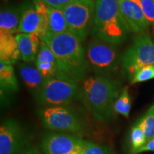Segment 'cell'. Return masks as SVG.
Masks as SVG:
<instances>
[{
  "label": "cell",
  "mask_w": 154,
  "mask_h": 154,
  "mask_svg": "<svg viewBox=\"0 0 154 154\" xmlns=\"http://www.w3.org/2000/svg\"><path fill=\"white\" fill-rule=\"evenodd\" d=\"M54 55L59 75L79 83L85 77L88 63L82 42L71 32L54 34L47 32L41 38Z\"/></svg>",
  "instance_id": "6da1fadb"
},
{
  "label": "cell",
  "mask_w": 154,
  "mask_h": 154,
  "mask_svg": "<svg viewBox=\"0 0 154 154\" xmlns=\"http://www.w3.org/2000/svg\"><path fill=\"white\" fill-rule=\"evenodd\" d=\"M81 99L94 119L106 122L113 117L114 104L119 96L121 84L106 76H90L84 80Z\"/></svg>",
  "instance_id": "7a4b0ae2"
},
{
  "label": "cell",
  "mask_w": 154,
  "mask_h": 154,
  "mask_svg": "<svg viewBox=\"0 0 154 154\" xmlns=\"http://www.w3.org/2000/svg\"><path fill=\"white\" fill-rule=\"evenodd\" d=\"M92 33L100 40L120 44L131 32L120 11L119 0H96Z\"/></svg>",
  "instance_id": "3957f363"
},
{
  "label": "cell",
  "mask_w": 154,
  "mask_h": 154,
  "mask_svg": "<svg viewBox=\"0 0 154 154\" xmlns=\"http://www.w3.org/2000/svg\"><path fill=\"white\" fill-rule=\"evenodd\" d=\"M82 88L78 83L57 76L46 79L35 92L36 101L41 105L64 106L81 99Z\"/></svg>",
  "instance_id": "277c9868"
},
{
  "label": "cell",
  "mask_w": 154,
  "mask_h": 154,
  "mask_svg": "<svg viewBox=\"0 0 154 154\" xmlns=\"http://www.w3.org/2000/svg\"><path fill=\"white\" fill-rule=\"evenodd\" d=\"M44 127L48 129L82 136L85 134V125L71 109L65 106L45 107L37 111Z\"/></svg>",
  "instance_id": "5b68a950"
},
{
  "label": "cell",
  "mask_w": 154,
  "mask_h": 154,
  "mask_svg": "<svg viewBox=\"0 0 154 154\" xmlns=\"http://www.w3.org/2000/svg\"><path fill=\"white\" fill-rule=\"evenodd\" d=\"M94 9L93 0H74L63 7L69 32L81 42L85 39L93 26Z\"/></svg>",
  "instance_id": "8992f818"
},
{
  "label": "cell",
  "mask_w": 154,
  "mask_h": 154,
  "mask_svg": "<svg viewBox=\"0 0 154 154\" xmlns=\"http://www.w3.org/2000/svg\"><path fill=\"white\" fill-rule=\"evenodd\" d=\"M121 61L124 73L131 80L138 69L154 64V41L148 34H139L125 51Z\"/></svg>",
  "instance_id": "52a82bcc"
},
{
  "label": "cell",
  "mask_w": 154,
  "mask_h": 154,
  "mask_svg": "<svg viewBox=\"0 0 154 154\" xmlns=\"http://www.w3.org/2000/svg\"><path fill=\"white\" fill-rule=\"evenodd\" d=\"M86 57L88 63L98 76L111 75L118 68L120 55L114 44L95 38L88 44Z\"/></svg>",
  "instance_id": "ba28073f"
},
{
  "label": "cell",
  "mask_w": 154,
  "mask_h": 154,
  "mask_svg": "<svg viewBox=\"0 0 154 154\" xmlns=\"http://www.w3.org/2000/svg\"><path fill=\"white\" fill-rule=\"evenodd\" d=\"M85 143L76 135L51 131L43 136L41 148L44 154H82Z\"/></svg>",
  "instance_id": "9c48e42d"
},
{
  "label": "cell",
  "mask_w": 154,
  "mask_h": 154,
  "mask_svg": "<svg viewBox=\"0 0 154 154\" xmlns=\"http://www.w3.org/2000/svg\"><path fill=\"white\" fill-rule=\"evenodd\" d=\"M27 145V136L15 119L4 121L0 127V154H19Z\"/></svg>",
  "instance_id": "30bf717a"
},
{
  "label": "cell",
  "mask_w": 154,
  "mask_h": 154,
  "mask_svg": "<svg viewBox=\"0 0 154 154\" xmlns=\"http://www.w3.org/2000/svg\"><path fill=\"white\" fill-rule=\"evenodd\" d=\"M19 32L35 34L40 39L48 32V18L36 10L33 2H26L22 4Z\"/></svg>",
  "instance_id": "8fae6325"
},
{
  "label": "cell",
  "mask_w": 154,
  "mask_h": 154,
  "mask_svg": "<svg viewBox=\"0 0 154 154\" xmlns=\"http://www.w3.org/2000/svg\"><path fill=\"white\" fill-rule=\"evenodd\" d=\"M120 11L131 32L143 33L149 26L140 0H119Z\"/></svg>",
  "instance_id": "7c38bea8"
},
{
  "label": "cell",
  "mask_w": 154,
  "mask_h": 154,
  "mask_svg": "<svg viewBox=\"0 0 154 154\" xmlns=\"http://www.w3.org/2000/svg\"><path fill=\"white\" fill-rule=\"evenodd\" d=\"M21 59L26 62H32L37 57L41 39L35 34L19 33L15 36Z\"/></svg>",
  "instance_id": "4fadbf2b"
},
{
  "label": "cell",
  "mask_w": 154,
  "mask_h": 154,
  "mask_svg": "<svg viewBox=\"0 0 154 154\" xmlns=\"http://www.w3.org/2000/svg\"><path fill=\"white\" fill-rule=\"evenodd\" d=\"M21 19V8L11 6L2 9L0 12V34L14 35L19 32Z\"/></svg>",
  "instance_id": "5bb4252c"
},
{
  "label": "cell",
  "mask_w": 154,
  "mask_h": 154,
  "mask_svg": "<svg viewBox=\"0 0 154 154\" xmlns=\"http://www.w3.org/2000/svg\"><path fill=\"white\" fill-rule=\"evenodd\" d=\"M0 57L1 61L14 63L21 59L16 38L10 34H0Z\"/></svg>",
  "instance_id": "9a60e30c"
},
{
  "label": "cell",
  "mask_w": 154,
  "mask_h": 154,
  "mask_svg": "<svg viewBox=\"0 0 154 154\" xmlns=\"http://www.w3.org/2000/svg\"><path fill=\"white\" fill-rule=\"evenodd\" d=\"M48 32L54 34L70 32L62 9L49 7L48 13Z\"/></svg>",
  "instance_id": "2e32d148"
},
{
  "label": "cell",
  "mask_w": 154,
  "mask_h": 154,
  "mask_svg": "<svg viewBox=\"0 0 154 154\" xmlns=\"http://www.w3.org/2000/svg\"><path fill=\"white\" fill-rule=\"evenodd\" d=\"M0 83L2 92L15 91L19 89L12 63L4 61H0Z\"/></svg>",
  "instance_id": "e0dca14e"
},
{
  "label": "cell",
  "mask_w": 154,
  "mask_h": 154,
  "mask_svg": "<svg viewBox=\"0 0 154 154\" xmlns=\"http://www.w3.org/2000/svg\"><path fill=\"white\" fill-rule=\"evenodd\" d=\"M19 73L26 86L32 89H35L36 91L46 79L37 69L28 66L25 63L20 64Z\"/></svg>",
  "instance_id": "ac0fdd59"
},
{
  "label": "cell",
  "mask_w": 154,
  "mask_h": 154,
  "mask_svg": "<svg viewBox=\"0 0 154 154\" xmlns=\"http://www.w3.org/2000/svg\"><path fill=\"white\" fill-rule=\"evenodd\" d=\"M131 106V101L128 94V88L125 87L122 89L119 94L118 99L115 102L114 111L115 113H119L126 118H128Z\"/></svg>",
  "instance_id": "d6986e66"
},
{
  "label": "cell",
  "mask_w": 154,
  "mask_h": 154,
  "mask_svg": "<svg viewBox=\"0 0 154 154\" xmlns=\"http://www.w3.org/2000/svg\"><path fill=\"white\" fill-rule=\"evenodd\" d=\"M137 125L143 131L147 141L154 138V105L140 119Z\"/></svg>",
  "instance_id": "ffe728a7"
},
{
  "label": "cell",
  "mask_w": 154,
  "mask_h": 154,
  "mask_svg": "<svg viewBox=\"0 0 154 154\" xmlns=\"http://www.w3.org/2000/svg\"><path fill=\"white\" fill-rule=\"evenodd\" d=\"M147 142L145 134L141 128L136 124L132 128L131 131V152L139 149L145 145Z\"/></svg>",
  "instance_id": "44dd1931"
},
{
  "label": "cell",
  "mask_w": 154,
  "mask_h": 154,
  "mask_svg": "<svg viewBox=\"0 0 154 154\" xmlns=\"http://www.w3.org/2000/svg\"><path fill=\"white\" fill-rule=\"evenodd\" d=\"M41 62H47L53 64L54 66H57V61H56L55 57L50 49L49 46L45 42L41 40V44H40L39 49H38L37 57H36V63Z\"/></svg>",
  "instance_id": "7402d4cb"
},
{
  "label": "cell",
  "mask_w": 154,
  "mask_h": 154,
  "mask_svg": "<svg viewBox=\"0 0 154 154\" xmlns=\"http://www.w3.org/2000/svg\"><path fill=\"white\" fill-rule=\"evenodd\" d=\"M154 79V64L142 67L136 72L131 80V84L143 82Z\"/></svg>",
  "instance_id": "603a6c76"
},
{
  "label": "cell",
  "mask_w": 154,
  "mask_h": 154,
  "mask_svg": "<svg viewBox=\"0 0 154 154\" xmlns=\"http://www.w3.org/2000/svg\"><path fill=\"white\" fill-rule=\"evenodd\" d=\"M82 154H113V153L107 146L86 140Z\"/></svg>",
  "instance_id": "cb8c5ba5"
},
{
  "label": "cell",
  "mask_w": 154,
  "mask_h": 154,
  "mask_svg": "<svg viewBox=\"0 0 154 154\" xmlns=\"http://www.w3.org/2000/svg\"><path fill=\"white\" fill-rule=\"evenodd\" d=\"M36 69L39 71L45 79L54 77L59 75V71L57 66L47 62L36 63Z\"/></svg>",
  "instance_id": "d4e9b609"
},
{
  "label": "cell",
  "mask_w": 154,
  "mask_h": 154,
  "mask_svg": "<svg viewBox=\"0 0 154 154\" xmlns=\"http://www.w3.org/2000/svg\"><path fill=\"white\" fill-rule=\"evenodd\" d=\"M140 3L148 22L154 25V0H140Z\"/></svg>",
  "instance_id": "484cf974"
},
{
  "label": "cell",
  "mask_w": 154,
  "mask_h": 154,
  "mask_svg": "<svg viewBox=\"0 0 154 154\" xmlns=\"http://www.w3.org/2000/svg\"><path fill=\"white\" fill-rule=\"evenodd\" d=\"M145 151H154V138L148 140L145 145L136 151L131 152V154H138Z\"/></svg>",
  "instance_id": "4316f807"
},
{
  "label": "cell",
  "mask_w": 154,
  "mask_h": 154,
  "mask_svg": "<svg viewBox=\"0 0 154 154\" xmlns=\"http://www.w3.org/2000/svg\"><path fill=\"white\" fill-rule=\"evenodd\" d=\"M19 154H41V153L32 144H27Z\"/></svg>",
  "instance_id": "83f0119b"
},
{
  "label": "cell",
  "mask_w": 154,
  "mask_h": 154,
  "mask_svg": "<svg viewBox=\"0 0 154 154\" xmlns=\"http://www.w3.org/2000/svg\"><path fill=\"white\" fill-rule=\"evenodd\" d=\"M42 1H43L46 5L49 6V7L62 9V7H61L60 4H59V0H42Z\"/></svg>",
  "instance_id": "f1b7e54d"
},
{
  "label": "cell",
  "mask_w": 154,
  "mask_h": 154,
  "mask_svg": "<svg viewBox=\"0 0 154 154\" xmlns=\"http://www.w3.org/2000/svg\"><path fill=\"white\" fill-rule=\"evenodd\" d=\"M74 1V0H59V4H60V5L61 6V7L63 8V7H64L65 5H66L67 4L70 3L71 2Z\"/></svg>",
  "instance_id": "f546056e"
}]
</instances>
